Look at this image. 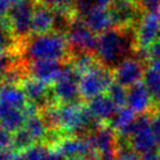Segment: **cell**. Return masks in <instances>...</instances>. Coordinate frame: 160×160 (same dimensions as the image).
<instances>
[{
  "mask_svg": "<svg viewBox=\"0 0 160 160\" xmlns=\"http://www.w3.org/2000/svg\"><path fill=\"white\" fill-rule=\"evenodd\" d=\"M114 160H142V156L131 147L128 141H119Z\"/></svg>",
  "mask_w": 160,
  "mask_h": 160,
  "instance_id": "obj_27",
  "label": "cell"
},
{
  "mask_svg": "<svg viewBox=\"0 0 160 160\" xmlns=\"http://www.w3.org/2000/svg\"><path fill=\"white\" fill-rule=\"evenodd\" d=\"M87 109L98 124H110L112 118L116 116L119 107L111 100L107 94H103L88 101Z\"/></svg>",
  "mask_w": 160,
  "mask_h": 160,
  "instance_id": "obj_15",
  "label": "cell"
},
{
  "mask_svg": "<svg viewBox=\"0 0 160 160\" xmlns=\"http://www.w3.org/2000/svg\"><path fill=\"white\" fill-rule=\"evenodd\" d=\"M148 63L150 61H159L160 60V38L154 42L147 48Z\"/></svg>",
  "mask_w": 160,
  "mask_h": 160,
  "instance_id": "obj_32",
  "label": "cell"
},
{
  "mask_svg": "<svg viewBox=\"0 0 160 160\" xmlns=\"http://www.w3.org/2000/svg\"><path fill=\"white\" fill-rule=\"evenodd\" d=\"M64 63L65 62L56 60H37L28 62V64H26V70L31 78L49 85L55 84L60 78L64 69Z\"/></svg>",
  "mask_w": 160,
  "mask_h": 160,
  "instance_id": "obj_13",
  "label": "cell"
},
{
  "mask_svg": "<svg viewBox=\"0 0 160 160\" xmlns=\"http://www.w3.org/2000/svg\"><path fill=\"white\" fill-rule=\"evenodd\" d=\"M142 160H160V149L157 148V149L142 155Z\"/></svg>",
  "mask_w": 160,
  "mask_h": 160,
  "instance_id": "obj_35",
  "label": "cell"
},
{
  "mask_svg": "<svg viewBox=\"0 0 160 160\" xmlns=\"http://www.w3.org/2000/svg\"><path fill=\"white\" fill-rule=\"evenodd\" d=\"M8 1L10 2V3L12 4V6H14V4H17L18 2H20L21 0H8Z\"/></svg>",
  "mask_w": 160,
  "mask_h": 160,
  "instance_id": "obj_40",
  "label": "cell"
},
{
  "mask_svg": "<svg viewBox=\"0 0 160 160\" xmlns=\"http://www.w3.org/2000/svg\"><path fill=\"white\" fill-rule=\"evenodd\" d=\"M159 17H160V12H159Z\"/></svg>",
  "mask_w": 160,
  "mask_h": 160,
  "instance_id": "obj_41",
  "label": "cell"
},
{
  "mask_svg": "<svg viewBox=\"0 0 160 160\" xmlns=\"http://www.w3.org/2000/svg\"><path fill=\"white\" fill-rule=\"evenodd\" d=\"M67 160H89V159L86 158V157H73V158H69Z\"/></svg>",
  "mask_w": 160,
  "mask_h": 160,
  "instance_id": "obj_39",
  "label": "cell"
},
{
  "mask_svg": "<svg viewBox=\"0 0 160 160\" xmlns=\"http://www.w3.org/2000/svg\"><path fill=\"white\" fill-rule=\"evenodd\" d=\"M65 35L71 49V56L82 52L96 55L98 37L87 28L82 18L78 17L72 21Z\"/></svg>",
  "mask_w": 160,
  "mask_h": 160,
  "instance_id": "obj_5",
  "label": "cell"
},
{
  "mask_svg": "<svg viewBox=\"0 0 160 160\" xmlns=\"http://www.w3.org/2000/svg\"><path fill=\"white\" fill-rule=\"evenodd\" d=\"M15 154H13L12 150L10 152H6V150L0 149V160H13Z\"/></svg>",
  "mask_w": 160,
  "mask_h": 160,
  "instance_id": "obj_37",
  "label": "cell"
},
{
  "mask_svg": "<svg viewBox=\"0 0 160 160\" xmlns=\"http://www.w3.org/2000/svg\"><path fill=\"white\" fill-rule=\"evenodd\" d=\"M36 0H21L12 6L9 13L12 32L18 42L32 35V21Z\"/></svg>",
  "mask_w": 160,
  "mask_h": 160,
  "instance_id": "obj_7",
  "label": "cell"
},
{
  "mask_svg": "<svg viewBox=\"0 0 160 160\" xmlns=\"http://www.w3.org/2000/svg\"><path fill=\"white\" fill-rule=\"evenodd\" d=\"M69 61H70V63L72 64L73 69L75 70L76 73L78 74L80 78L83 74L87 73V72L91 71L92 69H94L97 64L100 63V62L98 61V59L96 58V55L87 53V52L72 55Z\"/></svg>",
  "mask_w": 160,
  "mask_h": 160,
  "instance_id": "obj_24",
  "label": "cell"
},
{
  "mask_svg": "<svg viewBox=\"0 0 160 160\" xmlns=\"http://www.w3.org/2000/svg\"><path fill=\"white\" fill-rule=\"evenodd\" d=\"M135 48V28H111L99 34L96 58L112 70L125 58L133 56Z\"/></svg>",
  "mask_w": 160,
  "mask_h": 160,
  "instance_id": "obj_2",
  "label": "cell"
},
{
  "mask_svg": "<svg viewBox=\"0 0 160 160\" xmlns=\"http://www.w3.org/2000/svg\"><path fill=\"white\" fill-rule=\"evenodd\" d=\"M128 107L136 114H143L154 111V102L147 87L139 82L128 89Z\"/></svg>",
  "mask_w": 160,
  "mask_h": 160,
  "instance_id": "obj_14",
  "label": "cell"
},
{
  "mask_svg": "<svg viewBox=\"0 0 160 160\" xmlns=\"http://www.w3.org/2000/svg\"><path fill=\"white\" fill-rule=\"evenodd\" d=\"M152 124L157 139V144H158V148L160 149V109L154 110L152 112Z\"/></svg>",
  "mask_w": 160,
  "mask_h": 160,
  "instance_id": "obj_31",
  "label": "cell"
},
{
  "mask_svg": "<svg viewBox=\"0 0 160 160\" xmlns=\"http://www.w3.org/2000/svg\"><path fill=\"white\" fill-rule=\"evenodd\" d=\"M109 9L113 28H136L144 14L137 0H112Z\"/></svg>",
  "mask_w": 160,
  "mask_h": 160,
  "instance_id": "obj_9",
  "label": "cell"
},
{
  "mask_svg": "<svg viewBox=\"0 0 160 160\" xmlns=\"http://www.w3.org/2000/svg\"><path fill=\"white\" fill-rule=\"evenodd\" d=\"M18 52L24 61L28 62L37 60L67 62L71 58V49L67 35L59 32L31 35L19 42Z\"/></svg>",
  "mask_w": 160,
  "mask_h": 160,
  "instance_id": "obj_1",
  "label": "cell"
},
{
  "mask_svg": "<svg viewBox=\"0 0 160 160\" xmlns=\"http://www.w3.org/2000/svg\"><path fill=\"white\" fill-rule=\"evenodd\" d=\"M24 128L26 132L31 135V137L34 139L35 143L42 142L44 139H47V136L49 134V128L47 125L46 121L42 117H39L38 114L28 117L24 123Z\"/></svg>",
  "mask_w": 160,
  "mask_h": 160,
  "instance_id": "obj_22",
  "label": "cell"
},
{
  "mask_svg": "<svg viewBox=\"0 0 160 160\" xmlns=\"http://www.w3.org/2000/svg\"><path fill=\"white\" fill-rule=\"evenodd\" d=\"M98 125L87 107L80 102L57 105L58 131L69 135H86Z\"/></svg>",
  "mask_w": 160,
  "mask_h": 160,
  "instance_id": "obj_3",
  "label": "cell"
},
{
  "mask_svg": "<svg viewBox=\"0 0 160 160\" xmlns=\"http://www.w3.org/2000/svg\"><path fill=\"white\" fill-rule=\"evenodd\" d=\"M148 65L136 57H128L112 69L113 80L116 83L130 88L131 86L144 80L146 69Z\"/></svg>",
  "mask_w": 160,
  "mask_h": 160,
  "instance_id": "obj_10",
  "label": "cell"
},
{
  "mask_svg": "<svg viewBox=\"0 0 160 160\" xmlns=\"http://www.w3.org/2000/svg\"><path fill=\"white\" fill-rule=\"evenodd\" d=\"M128 144L139 155H144L158 148L152 124V112L138 114L134 128L128 138Z\"/></svg>",
  "mask_w": 160,
  "mask_h": 160,
  "instance_id": "obj_6",
  "label": "cell"
},
{
  "mask_svg": "<svg viewBox=\"0 0 160 160\" xmlns=\"http://www.w3.org/2000/svg\"><path fill=\"white\" fill-rule=\"evenodd\" d=\"M0 149L10 152L13 149V133L0 128Z\"/></svg>",
  "mask_w": 160,
  "mask_h": 160,
  "instance_id": "obj_29",
  "label": "cell"
},
{
  "mask_svg": "<svg viewBox=\"0 0 160 160\" xmlns=\"http://www.w3.org/2000/svg\"><path fill=\"white\" fill-rule=\"evenodd\" d=\"M160 35L159 12L144 13L135 28L136 48H148Z\"/></svg>",
  "mask_w": 160,
  "mask_h": 160,
  "instance_id": "obj_11",
  "label": "cell"
},
{
  "mask_svg": "<svg viewBox=\"0 0 160 160\" xmlns=\"http://www.w3.org/2000/svg\"><path fill=\"white\" fill-rule=\"evenodd\" d=\"M53 25H55L53 9L36 1L32 21V34L40 35V34L53 32Z\"/></svg>",
  "mask_w": 160,
  "mask_h": 160,
  "instance_id": "obj_19",
  "label": "cell"
},
{
  "mask_svg": "<svg viewBox=\"0 0 160 160\" xmlns=\"http://www.w3.org/2000/svg\"><path fill=\"white\" fill-rule=\"evenodd\" d=\"M26 119L25 109L0 105V128L15 133L24 127Z\"/></svg>",
  "mask_w": 160,
  "mask_h": 160,
  "instance_id": "obj_20",
  "label": "cell"
},
{
  "mask_svg": "<svg viewBox=\"0 0 160 160\" xmlns=\"http://www.w3.org/2000/svg\"><path fill=\"white\" fill-rule=\"evenodd\" d=\"M11 8H12V4L8 0H0V19L9 17Z\"/></svg>",
  "mask_w": 160,
  "mask_h": 160,
  "instance_id": "obj_34",
  "label": "cell"
},
{
  "mask_svg": "<svg viewBox=\"0 0 160 160\" xmlns=\"http://www.w3.org/2000/svg\"><path fill=\"white\" fill-rule=\"evenodd\" d=\"M13 160H26V159H25V157L23 156V154H22V152H20V154H18V155H14Z\"/></svg>",
  "mask_w": 160,
  "mask_h": 160,
  "instance_id": "obj_38",
  "label": "cell"
},
{
  "mask_svg": "<svg viewBox=\"0 0 160 160\" xmlns=\"http://www.w3.org/2000/svg\"><path fill=\"white\" fill-rule=\"evenodd\" d=\"M143 13L160 12V0H137Z\"/></svg>",
  "mask_w": 160,
  "mask_h": 160,
  "instance_id": "obj_30",
  "label": "cell"
},
{
  "mask_svg": "<svg viewBox=\"0 0 160 160\" xmlns=\"http://www.w3.org/2000/svg\"><path fill=\"white\" fill-rule=\"evenodd\" d=\"M56 150L65 159L73 157H86L89 160L96 158L86 135H69L63 137L56 144Z\"/></svg>",
  "mask_w": 160,
  "mask_h": 160,
  "instance_id": "obj_12",
  "label": "cell"
},
{
  "mask_svg": "<svg viewBox=\"0 0 160 160\" xmlns=\"http://www.w3.org/2000/svg\"><path fill=\"white\" fill-rule=\"evenodd\" d=\"M15 52H3L0 53V82L6 75V73L15 64L14 61Z\"/></svg>",
  "mask_w": 160,
  "mask_h": 160,
  "instance_id": "obj_28",
  "label": "cell"
},
{
  "mask_svg": "<svg viewBox=\"0 0 160 160\" xmlns=\"http://www.w3.org/2000/svg\"><path fill=\"white\" fill-rule=\"evenodd\" d=\"M37 2L42 4H46L48 7H59V6H69V4H74L75 0H36Z\"/></svg>",
  "mask_w": 160,
  "mask_h": 160,
  "instance_id": "obj_33",
  "label": "cell"
},
{
  "mask_svg": "<svg viewBox=\"0 0 160 160\" xmlns=\"http://www.w3.org/2000/svg\"><path fill=\"white\" fill-rule=\"evenodd\" d=\"M113 82L112 70L101 63L97 64L94 69L80 78L78 85L81 99L89 101L95 97L107 94L108 89Z\"/></svg>",
  "mask_w": 160,
  "mask_h": 160,
  "instance_id": "obj_4",
  "label": "cell"
},
{
  "mask_svg": "<svg viewBox=\"0 0 160 160\" xmlns=\"http://www.w3.org/2000/svg\"><path fill=\"white\" fill-rule=\"evenodd\" d=\"M28 103V96H26L24 89L19 85H0V105L25 109Z\"/></svg>",
  "mask_w": 160,
  "mask_h": 160,
  "instance_id": "obj_21",
  "label": "cell"
},
{
  "mask_svg": "<svg viewBox=\"0 0 160 160\" xmlns=\"http://www.w3.org/2000/svg\"><path fill=\"white\" fill-rule=\"evenodd\" d=\"M34 143V139L24 128L13 133V149H15V152H23L33 146Z\"/></svg>",
  "mask_w": 160,
  "mask_h": 160,
  "instance_id": "obj_26",
  "label": "cell"
},
{
  "mask_svg": "<svg viewBox=\"0 0 160 160\" xmlns=\"http://www.w3.org/2000/svg\"><path fill=\"white\" fill-rule=\"evenodd\" d=\"M44 160H65V158L58 150L55 149V150H51V152L49 150Z\"/></svg>",
  "mask_w": 160,
  "mask_h": 160,
  "instance_id": "obj_36",
  "label": "cell"
},
{
  "mask_svg": "<svg viewBox=\"0 0 160 160\" xmlns=\"http://www.w3.org/2000/svg\"><path fill=\"white\" fill-rule=\"evenodd\" d=\"M82 20L95 34H101L113 28V20L109 8L96 7L82 17Z\"/></svg>",
  "mask_w": 160,
  "mask_h": 160,
  "instance_id": "obj_18",
  "label": "cell"
},
{
  "mask_svg": "<svg viewBox=\"0 0 160 160\" xmlns=\"http://www.w3.org/2000/svg\"><path fill=\"white\" fill-rule=\"evenodd\" d=\"M143 81L152 96L155 108L154 110L160 109V72L147 67Z\"/></svg>",
  "mask_w": 160,
  "mask_h": 160,
  "instance_id": "obj_23",
  "label": "cell"
},
{
  "mask_svg": "<svg viewBox=\"0 0 160 160\" xmlns=\"http://www.w3.org/2000/svg\"><path fill=\"white\" fill-rule=\"evenodd\" d=\"M80 76L73 69L70 61L64 63V69L60 78L53 84L52 93L55 99L60 103L78 102L81 98L80 94Z\"/></svg>",
  "mask_w": 160,
  "mask_h": 160,
  "instance_id": "obj_8",
  "label": "cell"
},
{
  "mask_svg": "<svg viewBox=\"0 0 160 160\" xmlns=\"http://www.w3.org/2000/svg\"><path fill=\"white\" fill-rule=\"evenodd\" d=\"M136 113L128 107L119 108L116 116L112 118L110 125L116 132L119 141H128L134 128Z\"/></svg>",
  "mask_w": 160,
  "mask_h": 160,
  "instance_id": "obj_17",
  "label": "cell"
},
{
  "mask_svg": "<svg viewBox=\"0 0 160 160\" xmlns=\"http://www.w3.org/2000/svg\"><path fill=\"white\" fill-rule=\"evenodd\" d=\"M107 95L119 108L125 107L128 102V91L127 87L113 82L107 92Z\"/></svg>",
  "mask_w": 160,
  "mask_h": 160,
  "instance_id": "obj_25",
  "label": "cell"
},
{
  "mask_svg": "<svg viewBox=\"0 0 160 160\" xmlns=\"http://www.w3.org/2000/svg\"><path fill=\"white\" fill-rule=\"evenodd\" d=\"M22 88L25 92L28 101L37 105L39 109L51 105V99H55L53 93L49 91L48 85L33 78H25L22 83Z\"/></svg>",
  "mask_w": 160,
  "mask_h": 160,
  "instance_id": "obj_16",
  "label": "cell"
}]
</instances>
